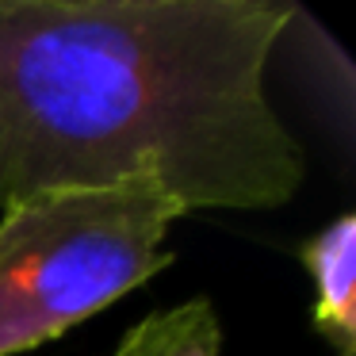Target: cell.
Wrapping results in <instances>:
<instances>
[{
    "label": "cell",
    "instance_id": "obj_4",
    "mask_svg": "<svg viewBox=\"0 0 356 356\" xmlns=\"http://www.w3.org/2000/svg\"><path fill=\"white\" fill-rule=\"evenodd\" d=\"M222 330L207 299H188L180 307L154 310L127 330L111 356H218Z\"/></svg>",
    "mask_w": 356,
    "mask_h": 356
},
{
    "label": "cell",
    "instance_id": "obj_1",
    "mask_svg": "<svg viewBox=\"0 0 356 356\" xmlns=\"http://www.w3.org/2000/svg\"><path fill=\"white\" fill-rule=\"evenodd\" d=\"M272 0H0V207L157 172L180 211H272L302 146L264 92Z\"/></svg>",
    "mask_w": 356,
    "mask_h": 356
},
{
    "label": "cell",
    "instance_id": "obj_2",
    "mask_svg": "<svg viewBox=\"0 0 356 356\" xmlns=\"http://www.w3.org/2000/svg\"><path fill=\"white\" fill-rule=\"evenodd\" d=\"M0 211V356L62 337L169 268L165 230L184 215L157 172Z\"/></svg>",
    "mask_w": 356,
    "mask_h": 356
},
{
    "label": "cell",
    "instance_id": "obj_3",
    "mask_svg": "<svg viewBox=\"0 0 356 356\" xmlns=\"http://www.w3.org/2000/svg\"><path fill=\"white\" fill-rule=\"evenodd\" d=\"M302 264L314 280V325L337 356H356V218L322 226L302 245Z\"/></svg>",
    "mask_w": 356,
    "mask_h": 356
}]
</instances>
